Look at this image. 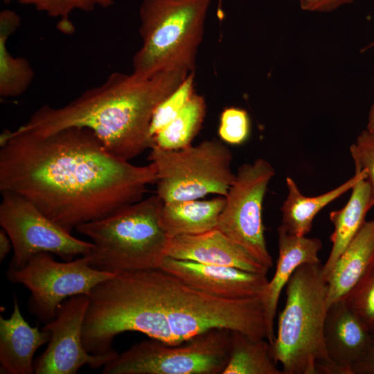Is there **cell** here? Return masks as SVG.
<instances>
[{
    "label": "cell",
    "instance_id": "19",
    "mask_svg": "<svg viewBox=\"0 0 374 374\" xmlns=\"http://www.w3.org/2000/svg\"><path fill=\"white\" fill-rule=\"evenodd\" d=\"M225 205V197L206 200L190 199L162 204L159 221L168 238L196 235L216 228Z\"/></svg>",
    "mask_w": 374,
    "mask_h": 374
},
{
    "label": "cell",
    "instance_id": "27",
    "mask_svg": "<svg viewBox=\"0 0 374 374\" xmlns=\"http://www.w3.org/2000/svg\"><path fill=\"white\" fill-rule=\"evenodd\" d=\"M195 71L188 73L183 82L156 109L150 127L152 139L170 123L183 109L193 95Z\"/></svg>",
    "mask_w": 374,
    "mask_h": 374
},
{
    "label": "cell",
    "instance_id": "26",
    "mask_svg": "<svg viewBox=\"0 0 374 374\" xmlns=\"http://www.w3.org/2000/svg\"><path fill=\"white\" fill-rule=\"evenodd\" d=\"M344 300L366 328L374 334V262Z\"/></svg>",
    "mask_w": 374,
    "mask_h": 374
},
{
    "label": "cell",
    "instance_id": "28",
    "mask_svg": "<svg viewBox=\"0 0 374 374\" xmlns=\"http://www.w3.org/2000/svg\"><path fill=\"white\" fill-rule=\"evenodd\" d=\"M355 172H364L374 202V132L363 130L350 147Z\"/></svg>",
    "mask_w": 374,
    "mask_h": 374
},
{
    "label": "cell",
    "instance_id": "14",
    "mask_svg": "<svg viewBox=\"0 0 374 374\" xmlns=\"http://www.w3.org/2000/svg\"><path fill=\"white\" fill-rule=\"evenodd\" d=\"M166 256L199 263L267 273L260 262L217 229L168 238Z\"/></svg>",
    "mask_w": 374,
    "mask_h": 374
},
{
    "label": "cell",
    "instance_id": "9",
    "mask_svg": "<svg viewBox=\"0 0 374 374\" xmlns=\"http://www.w3.org/2000/svg\"><path fill=\"white\" fill-rule=\"evenodd\" d=\"M6 274L10 282L21 284L30 291L28 310L45 324L55 319L64 299L89 295L97 285L116 274L91 267L87 256L57 262L48 252L35 254L23 267L8 268Z\"/></svg>",
    "mask_w": 374,
    "mask_h": 374
},
{
    "label": "cell",
    "instance_id": "5",
    "mask_svg": "<svg viewBox=\"0 0 374 374\" xmlns=\"http://www.w3.org/2000/svg\"><path fill=\"white\" fill-rule=\"evenodd\" d=\"M162 204L153 195L78 226L75 230L93 244L90 266L112 274L159 269L168 241L159 221Z\"/></svg>",
    "mask_w": 374,
    "mask_h": 374
},
{
    "label": "cell",
    "instance_id": "22",
    "mask_svg": "<svg viewBox=\"0 0 374 374\" xmlns=\"http://www.w3.org/2000/svg\"><path fill=\"white\" fill-rule=\"evenodd\" d=\"M21 19L13 10L5 9L0 12V96L17 97L30 87L35 76L28 61L14 57L6 44L9 37L19 27Z\"/></svg>",
    "mask_w": 374,
    "mask_h": 374
},
{
    "label": "cell",
    "instance_id": "6",
    "mask_svg": "<svg viewBox=\"0 0 374 374\" xmlns=\"http://www.w3.org/2000/svg\"><path fill=\"white\" fill-rule=\"evenodd\" d=\"M211 0H143L139 8L140 48L133 72L151 75L170 69L195 70Z\"/></svg>",
    "mask_w": 374,
    "mask_h": 374
},
{
    "label": "cell",
    "instance_id": "1",
    "mask_svg": "<svg viewBox=\"0 0 374 374\" xmlns=\"http://www.w3.org/2000/svg\"><path fill=\"white\" fill-rule=\"evenodd\" d=\"M0 190L15 193L69 233L143 198L154 163L137 166L110 153L96 135L70 127L37 136H0Z\"/></svg>",
    "mask_w": 374,
    "mask_h": 374
},
{
    "label": "cell",
    "instance_id": "3",
    "mask_svg": "<svg viewBox=\"0 0 374 374\" xmlns=\"http://www.w3.org/2000/svg\"><path fill=\"white\" fill-rule=\"evenodd\" d=\"M189 73L183 69L151 75L114 72L62 107L42 106L17 130L44 136L70 127L87 128L110 153L130 161L153 147V114Z\"/></svg>",
    "mask_w": 374,
    "mask_h": 374
},
{
    "label": "cell",
    "instance_id": "15",
    "mask_svg": "<svg viewBox=\"0 0 374 374\" xmlns=\"http://www.w3.org/2000/svg\"><path fill=\"white\" fill-rule=\"evenodd\" d=\"M277 231L278 258L276 268L261 297L267 326V340L271 344L275 340L274 319L283 289L301 265L320 262L318 253L322 248V242L318 238L289 233L280 225Z\"/></svg>",
    "mask_w": 374,
    "mask_h": 374
},
{
    "label": "cell",
    "instance_id": "21",
    "mask_svg": "<svg viewBox=\"0 0 374 374\" xmlns=\"http://www.w3.org/2000/svg\"><path fill=\"white\" fill-rule=\"evenodd\" d=\"M362 177L366 178L364 172H355L353 177L338 187L314 197L302 195L295 181L287 177V195L280 208V226L289 233L305 235L310 232L314 218L317 213L330 202L351 190Z\"/></svg>",
    "mask_w": 374,
    "mask_h": 374
},
{
    "label": "cell",
    "instance_id": "35",
    "mask_svg": "<svg viewBox=\"0 0 374 374\" xmlns=\"http://www.w3.org/2000/svg\"><path fill=\"white\" fill-rule=\"evenodd\" d=\"M5 3H10L13 0H2Z\"/></svg>",
    "mask_w": 374,
    "mask_h": 374
},
{
    "label": "cell",
    "instance_id": "12",
    "mask_svg": "<svg viewBox=\"0 0 374 374\" xmlns=\"http://www.w3.org/2000/svg\"><path fill=\"white\" fill-rule=\"evenodd\" d=\"M89 303L86 294L69 297L60 304L55 319L42 327L51 337L46 350L34 364L35 373L75 374L83 366L98 368L117 357L115 350L103 355H92L85 350L82 330Z\"/></svg>",
    "mask_w": 374,
    "mask_h": 374
},
{
    "label": "cell",
    "instance_id": "17",
    "mask_svg": "<svg viewBox=\"0 0 374 374\" xmlns=\"http://www.w3.org/2000/svg\"><path fill=\"white\" fill-rule=\"evenodd\" d=\"M13 305L10 318L0 317V373L32 374L35 353L48 342L51 332L28 323L15 296Z\"/></svg>",
    "mask_w": 374,
    "mask_h": 374
},
{
    "label": "cell",
    "instance_id": "33",
    "mask_svg": "<svg viewBox=\"0 0 374 374\" xmlns=\"http://www.w3.org/2000/svg\"><path fill=\"white\" fill-rule=\"evenodd\" d=\"M366 129L374 132V103L372 105L368 113L367 126Z\"/></svg>",
    "mask_w": 374,
    "mask_h": 374
},
{
    "label": "cell",
    "instance_id": "29",
    "mask_svg": "<svg viewBox=\"0 0 374 374\" xmlns=\"http://www.w3.org/2000/svg\"><path fill=\"white\" fill-rule=\"evenodd\" d=\"M249 131V118L244 109L229 107L222 112L218 134L224 142L241 144L247 139Z\"/></svg>",
    "mask_w": 374,
    "mask_h": 374
},
{
    "label": "cell",
    "instance_id": "10",
    "mask_svg": "<svg viewBox=\"0 0 374 374\" xmlns=\"http://www.w3.org/2000/svg\"><path fill=\"white\" fill-rule=\"evenodd\" d=\"M275 175L264 159L241 165L225 197V205L215 229L260 262L267 270L273 266L265 238L262 202Z\"/></svg>",
    "mask_w": 374,
    "mask_h": 374
},
{
    "label": "cell",
    "instance_id": "2",
    "mask_svg": "<svg viewBox=\"0 0 374 374\" xmlns=\"http://www.w3.org/2000/svg\"><path fill=\"white\" fill-rule=\"evenodd\" d=\"M82 343L93 355L111 352L115 337L139 332L168 345L182 344L213 328L267 337L261 297L213 296L161 269L116 274L91 291Z\"/></svg>",
    "mask_w": 374,
    "mask_h": 374
},
{
    "label": "cell",
    "instance_id": "20",
    "mask_svg": "<svg viewBox=\"0 0 374 374\" xmlns=\"http://www.w3.org/2000/svg\"><path fill=\"white\" fill-rule=\"evenodd\" d=\"M351 190L346 204L330 213L334 231L330 236L331 250L323 265V274L327 281L337 260L366 222L368 212L374 206L371 189L365 177L359 179Z\"/></svg>",
    "mask_w": 374,
    "mask_h": 374
},
{
    "label": "cell",
    "instance_id": "16",
    "mask_svg": "<svg viewBox=\"0 0 374 374\" xmlns=\"http://www.w3.org/2000/svg\"><path fill=\"white\" fill-rule=\"evenodd\" d=\"M373 334L344 299L330 304L324 326V341L330 360L341 374H352L351 367L368 346Z\"/></svg>",
    "mask_w": 374,
    "mask_h": 374
},
{
    "label": "cell",
    "instance_id": "34",
    "mask_svg": "<svg viewBox=\"0 0 374 374\" xmlns=\"http://www.w3.org/2000/svg\"><path fill=\"white\" fill-rule=\"evenodd\" d=\"M373 47H374V41L372 42L371 43H370L367 46L364 47L363 48V50L362 51V52L365 51H366V50H368L369 48H371Z\"/></svg>",
    "mask_w": 374,
    "mask_h": 374
},
{
    "label": "cell",
    "instance_id": "8",
    "mask_svg": "<svg viewBox=\"0 0 374 374\" xmlns=\"http://www.w3.org/2000/svg\"><path fill=\"white\" fill-rule=\"evenodd\" d=\"M231 330L213 328L177 345L152 339L134 344L103 366V374H222Z\"/></svg>",
    "mask_w": 374,
    "mask_h": 374
},
{
    "label": "cell",
    "instance_id": "23",
    "mask_svg": "<svg viewBox=\"0 0 374 374\" xmlns=\"http://www.w3.org/2000/svg\"><path fill=\"white\" fill-rule=\"evenodd\" d=\"M267 339H254L231 330L227 364L222 374H283Z\"/></svg>",
    "mask_w": 374,
    "mask_h": 374
},
{
    "label": "cell",
    "instance_id": "25",
    "mask_svg": "<svg viewBox=\"0 0 374 374\" xmlns=\"http://www.w3.org/2000/svg\"><path fill=\"white\" fill-rule=\"evenodd\" d=\"M23 5L33 6L37 10L49 17L58 18L57 28L63 33L71 35L75 27L70 20L74 10L91 12L97 7L107 8L114 3V0H17Z\"/></svg>",
    "mask_w": 374,
    "mask_h": 374
},
{
    "label": "cell",
    "instance_id": "24",
    "mask_svg": "<svg viewBox=\"0 0 374 374\" xmlns=\"http://www.w3.org/2000/svg\"><path fill=\"white\" fill-rule=\"evenodd\" d=\"M205 113L204 98L194 93L180 113L152 136L154 145L167 150H177L191 145L201 128Z\"/></svg>",
    "mask_w": 374,
    "mask_h": 374
},
{
    "label": "cell",
    "instance_id": "30",
    "mask_svg": "<svg viewBox=\"0 0 374 374\" xmlns=\"http://www.w3.org/2000/svg\"><path fill=\"white\" fill-rule=\"evenodd\" d=\"M355 0H299L302 10L310 12H330Z\"/></svg>",
    "mask_w": 374,
    "mask_h": 374
},
{
    "label": "cell",
    "instance_id": "4",
    "mask_svg": "<svg viewBox=\"0 0 374 374\" xmlns=\"http://www.w3.org/2000/svg\"><path fill=\"white\" fill-rule=\"evenodd\" d=\"M328 281L321 263H307L285 286L286 300L272 346L283 374H341L324 341Z\"/></svg>",
    "mask_w": 374,
    "mask_h": 374
},
{
    "label": "cell",
    "instance_id": "7",
    "mask_svg": "<svg viewBox=\"0 0 374 374\" xmlns=\"http://www.w3.org/2000/svg\"><path fill=\"white\" fill-rule=\"evenodd\" d=\"M148 159L157 170L156 195L163 203L226 197L235 177L232 153L217 139L177 150L154 145Z\"/></svg>",
    "mask_w": 374,
    "mask_h": 374
},
{
    "label": "cell",
    "instance_id": "32",
    "mask_svg": "<svg viewBox=\"0 0 374 374\" xmlns=\"http://www.w3.org/2000/svg\"><path fill=\"white\" fill-rule=\"evenodd\" d=\"M12 247V242L6 233L1 229L0 231V260L2 261L7 256Z\"/></svg>",
    "mask_w": 374,
    "mask_h": 374
},
{
    "label": "cell",
    "instance_id": "31",
    "mask_svg": "<svg viewBox=\"0 0 374 374\" xmlns=\"http://www.w3.org/2000/svg\"><path fill=\"white\" fill-rule=\"evenodd\" d=\"M352 374H374V334L362 355L353 364Z\"/></svg>",
    "mask_w": 374,
    "mask_h": 374
},
{
    "label": "cell",
    "instance_id": "11",
    "mask_svg": "<svg viewBox=\"0 0 374 374\" xmlns=\"http://www.w3.org/2000/svg\"><path fill=\"white\" fill-rule=\"evenodd\" d=\"M1 195L0 224L13 249L8 268H20L40 252L51 253L64 261L90 253L91 242L75 238L26 198L10 191Z\"/></svg>",
    "mask_w": 374,
    "mask_h": 374
},
{
    "label": "cell",
    "instance_id": "18",
    "mask_svg": "<svg viewBox=\"0 0 374 374\" xmlns=\"http://www.w3.org/2000/svg\"><path fill=\"white\" fill-rule=\"evenodd\" d=\"M374 262V219L366 221L337 260L328 280V307L344 299Z\"/></svg>",
    "mask_w": 374,
    "mask_h": 374
},
{
    "label": "cell",
    "instance_id": "13",
    "mask_svg": "<svg viewBox=\"0 0 374 374\" xmlns=\"http://www.w3.org/2000/svg\"><path fill=\"white\" fill-rule=\"evenodd\" d=\"M159 269L213 296L244 299L262 296L269 283L267 273L206 265L165 256Z\"/></svg>",
    "mask_w": 374,
    "mask_h": 374
}]
</instances>
